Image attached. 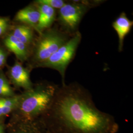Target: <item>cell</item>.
Segmentation results:
<instances>
[{"label":"cell","instance_id":"obj_10","mask_svg":"<svg viewBox=\"0 0 133 133\" xmlns=\"http://www.w3.org/2000/svg\"><path fill=\"white\" fill-rule=\"evenodd\" d=\"M39 18V12L37 8L28 6L19 10L16 14L15 20L17 21L36 28Z\"/></svg>","mask_w":133,"mask_h":133},{"label":"cell","instance_id":"obj_17","mask_svg":"<svg viewBox=\"0 0 133 133\" xmlns=\"http://www.w3.org/2000/svg\"><path fill=\"white\" fill-rule=\"evenodd\" d=\"M8 57L7 53L0 47V67L4 66L6 61Z\"/></svg>","mask_w":133,"mask_h":133},{"label":"cell","instance_id":"obj_7","mask_svg":"<svg viewBox=\"0 0 133 133\" xmlns=\"http://www.w3.org/2000/svg\"><path fill=\"white\" fill-rule=\"evenodd\" d=\"M9 76L11 82L16 87L27 90L33 86L30 79L29 71L19 62H15L10 68Z\"/></svg>","mask_w":133,"mask_h":133},{"label":"cell","instance_id":"obj_11","mask_svg":"<svg viewBox=\"0 0 133 133\" xmlns=\"http://www.w3.org/2000/svg\"><path fill=\"white\" fill-rule=\"evenodd\" d=\"M133 22L122 12L112 24V26L117 34L119 39V50L121 51L123 46L124 39L132 27Z\"/></svg>","mask_w":133,"mask_h":133},{"label":"cell","instance_id":"obj_6","mask_svg":"<svg viewBox=\"0 0 133 133\" xmlns=\"http://www.w3.org/2000/svg\"><path fill=\"white\" fill-rule=\"evenodd\" d=\"M5 133H45L39 120L23 121L10 118Z\"/></svg>","mask_w":133,"mask_h":133},{"label":"cell","instance_id":"obj_13","mask_svg":"<svg viewBox=\"0 0 133 133\" xmlns=\"http://www.w3.org/2000/svg\"><path fill=\"white\" fill-rule=\"evenodd\" d=\"M16 94L3 72L0 70V97H11Z\"/></svg>","mask_w":133,"mask_h":133},{"label":"cell","instance_id":"obj_15","mask_svg":"<svg viewBox=\"0 0 133 133\" xmlns=\"http://www.w3.org/2000/svg\"><path fill=\"white\" fill-rule=\"evenodd\" d=\"M10 26V20L7 17H0V37L4 35Z\"/></svg>","mask_w":133,"mask_h":133},{"label":"cell","instance_id":"obj_8","mask_svg":"<svg viewBox=\"0 0 133 133\" xmlns=\"http://www.w3.org/2000/svg\"><path fill=\"white\" fill-rule=\"evenodd\" d=\"M36 7L39 12V18L35 29L38 33L42 34L44 30L49 28L55 19V9L40 3L35 2Z\"/></svg>","mask_w":133,"mask_h":133},{"label":"cell","instance_id":"obj_5","mask_svg":"<svg viewBox=\"0 0 133 133\" xmlns=\"http://www.w3.org/2000/svg\"><path fill=\"white\" fill-rule=\"evenodd\" d=\"M87 10L88 6L83 4H66L59 9V21L68 31H74Z\"/></svg>","mask_w":133,"mask_h":133},{"label":"cell","instance_id":"obj_14","mask_svg":"<svg viewBox=\"0 0 133 133\" xmlns=\"http://www.w3.org/2000/svg\"><path fill=\"white\" fill-rule=\"evenodd\" d=\"M36 3L47 5L53 9H60L66 3L63 0H38L36 1Z\"/></svg>","mask_w":133,"mask_h":133},{"label":"cell","instance_id":"obj_12","mask_svg":"<svg viewBox=\"0 0 133 133\" xmlns=\"http://www.w3.org/2000/svg\"><path fill=\"white\" fill-rule=\"evenodd\" d=\"M11 34L27 46L33 42V29L28 25L25 24L16 25L14 27Z\"/></svg>","mask_w":133,"mask_h":133},{"label":"cell","instance_id":"obj_3","mask_svg":"<svg viewBox=\"0 0 133 133\" xmlns=\"http://www.w3.org/2000/svg\"><path fill=\"white\" fill-rule=\"evenodd\" d=\"M81 39V34L79 32H77L56 52L38 66L49 68L56 70L62 76L64 81L66 68L74 57Z\"/></svg>","mask_w":133,"mask_h":133},{"label":"cell","instance_id":"obj_19","mask_svg":"<svg viewBox=\"0 0 133 133\" xmlns=\"http://www.w3.org/2000/svg\"><path fill=\"white\" fill-rule=\"evenodd\" d=\"M4 120V118H1V117H0V120Z\"/></svg>","mask_w":133,"mask_h":133},{"label":"cell","instance_id":"obj_1","mask_svg":"<svg viewBox=\"0 0 133 133\" xmlns=\"http://www.w3.org/2000/svg\"><path fill=\"white\" fill-rule=\"evenodd\" d=\"M39 120L45 133H116L119 128L112 115L96 107L87 91L74 84L58 88Z\"/></svg>","mask_w":133,"mask_h":133},{"label":"cell","instance_id":"obj_16","mask_svg":"<svg viewBox=\"0 0 133 133\" xmlns=\"http://www.w3.org/2000/svg\"><path fill=\"white\" fill-rule=\"evenodd\" d=\"M13 111V109L6 107L0 104V117L4 118L6 115L11 114Z\"/></svg>","mask_w":133,"mask_h":133},{"label":"cell","instance_id":"obj_4","mask_svg":"<svg viewBox=\"0 0 133 133\" xmlns=\"http://www.w3.org/2000/svg\"><path fill=\"white\" fill-rule=\"evenodd\" d=\"M68 39L64 34L56 29H50L41 34L36 44L33 61L38 66L66 43Z\"/></svg>","mask_w":133,"mask_h":133},{"label":"cell","instance_id":"obj_18","mask_svg":"<svg viewBox=\"0 0 133 133\" xmlns=\"http://www.w3.org/2000/svg\"><path fill=\"white\" fill-rule=\"evenodd\" d=\"M6 124L4 123V120H0V133H5Z\"/></svg>","mask_w":133,"mask_h":133},{"label":"cell","instance_id":"obj_2","mask_svg":"<svg viewBox=\"0 0 133 133\" xmlns=\"http://www.w3.org/2000/svg\"><path fill=\"white\" fill-rule=\"evenodd\" d=\"M58 87L49 83H40L19 95L17 107L10 118L23 121L40 119L50 108Z\"/></svg>","mask_w":133,"mask_h":133},{"label":"cell","instance_id":"obj_9","mask_svg":"<svg viewBox=\"0 0 133 133\" xmlns=\"http://www.w3.org/2000/svg\"><path fill=\"white\" fill-rule=\"evenodd\" d=\"M5 46L14 53L20 61H26L28 58V48L23 43L16 38L11 34L8 35L4 40Z\"/></svg>","mask_w":133,"mask_h":133}]
</instances>
